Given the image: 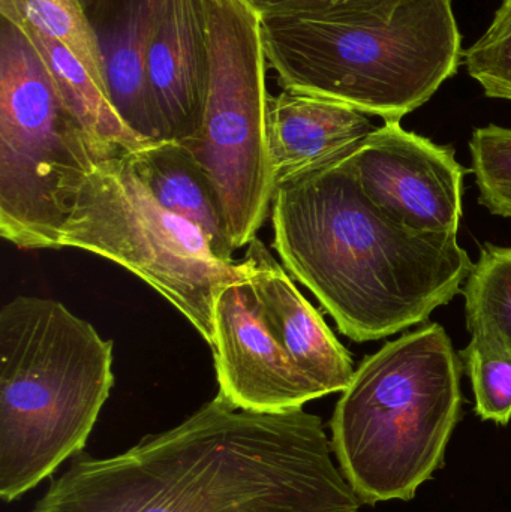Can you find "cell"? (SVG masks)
Returning <instances> with one entry per match:
<instances>
[{
	"instance_id": "cell-2",
	"label": "cell",
	"mask_w": 511,
	"mask_h": 512,
	"mask_svg": "<svg viewBox=\"0 0 511 512\" xmlns=\"http://www.w3.org/2000/svg\"><path fill=\"white\" fill-rule=\"evenodd\" d=\"M348 150L279 186L270 215L285 270L363 343L425 324L473 262L458 234L419 233L372 203Z\"/></svg>"
},
{
	"instance_id": "cell-16",
	"label": "cell",
	"mask_w": 511,
	"mask_h": 512,
	"mask_svg": "<svg viewBox=\"0 0 511 512\" xmlns=\"http://www.w3.org/2000/svg\"><path fill=\"white\" fill-rule=\"evenodd\" d=\"M6 20V18H5ZM20 27L47 66L60 98L83 129L96 158L146 146L123 122L105 90L86 66L65 45L42 35L23 20H8Z\"/></svg>"
},
{
	"instance_id": "cell-11",
	"label": "cell",
	"mask_w": 511,
	"mask_h": 512,
	"mask_svg": "<svg viewBox=\"0 0 511 512\" xmlns=\"http://www.w3.org/2000/svg\"><path fill=\"white\" fill-rule=\"evenodd\" d=\"M210 0H159L149 51L164 141L185 143L203 120L210 72Z\"/></svg>"
},
{
	"instance_id": "cell-1",
	"label": "cell",
	"mask_w": 511,
	"mask_h": 512,
	"mask_svg": "<svg viewBox=\"0 0 511 512\" xmlns=\"http://www.w3.org/2000/svg\"><path fill=\"white\" fill-rule=\"evenodd\" d=\"M323 421L222 396L107 459L77 456L33 512H359Z\"/></svg>"
},
{
	"instance_id": "cell-19",
	"label": "cell",
	"mask_w": 511,
	"mask_h": 512,
	"mask_svg": "<svg viewBox=\"0 0 511 512\" xmlns=\"http://www.w3.org/2000/svg\"><path fill=\"white\" fill-rule=\"evenodd\" d=\"M470 152L479 203L492 215L511 218V128L489 125L474 129Z\"/></svg>"
},
{
	"instance_id": "cell-10",
	"label": "cell",
	"mask_w": 511,
	"mask_h": 512,
	"mask_svg": "<svg viewBox=\"0 0 511 512\" xmlns=\"http://www.w3.org/2000/svg\"><path fill=\"white\" fill-rule=\"evenodd\" d=\"M212 349L218 394L236 408L273 414L323 397L267 327L248 274L218 295Z\"/></svg>"
},
{
	"instance_id": "cell-21",
	"label": "cell",
	"mask_w": 511,
	"mask_h": 512,
	"mask_svg": "<svg viewBox=\"0 0 511 512\" xmlns=\"http://www.w3.org/2000/svg\"><path fill=\"white\" fill-rule=\"evenodd\" d=\"M464 60L488 98L511 101V0H503L489 29L464 51Z\"/></svg>"
},
{
	"instance_id": "cell-9",
	"label": "cell",
	"mask_w": 511,
	"mask_h": 512,
	"mask_svg": "<svg viewBox=\"0 0 511 512\" xmlns=\"http://www.w3.org/2000/svg\"><path fill=\"white\" fill-rule=\"evenodd\" d=\"M365 194L390 218L419 233L458 234L464 179L473 171L455 150L384 122L348 150Z\"/></svg>"
},
{
	"instance_id": "cell-13",
	"label": "cell",
	"mask_w": 511,
	"mask_h": 512,
	"mask_svg": "<svg viewBox=\"0 0 511 512\" xmlns=\"http://www.w3.org/2000/svg\"><path fill=\"white\" fill-rule=\"evenodd\" d=\"M104 57L108 95L143 144L164 141L149 78V51L159 0L83 3Z\"/></svg>"
},
{
	"instance_id": "cell-4",
	"label": "cell",
	"mask_w": 511,
	"mask_h": 512,
	"mask_svg": "<svg viewBox=\"0 0 511 512\" xmlns=\"http://www.w3.org/2000/svg\"><path fill=\"white\" fill-rule=\"evenodd\" d=\"M282 90L344 102L384 122L425 105L464 51L452 0H401L390 18L261 15Z\"/></svg>"
},
{
	"instance_id": "cell-20",
	"label": "cell",
	"mask_w": 511,
	"mask_h": 512,
	"mask_svg": "<svg viewBox=\"0 0 511 512\" xmlns=\"http://www.w3.org/2000/svg\"><path fill=\"white\" fill-rule=\"evenodd\" d=\"M464 369L476 397V412L485 421H511V354L471 337L462 351Z\"/></svg>"
},
{
	"instance_id": "cell-3",
	"label": "cell",
	"mask_w": 511,
	"mask_h": 512,
	"mask_svg": "<svg viewBox=\"0 0 511 512\" xmlns=\"http://www.w3.org/2000/svg\"><path fill=\"white\" fill-rule=\"evenodd\" d=\"M113 342L50 298L0 310V498L14 502L80 456L114 385Z\"/></svg>"
},
{
	"instance_id": "cell-12",
	"label": "cell",
	"mask_w": 511,
	"mask_h": 512,
	"mask_svg": "<svg viewBox=\"0 0 511 512\" xmlns=\"http://www.w3.org/2000/svg\"><path fill=\"white\" fill-rule=\"evenodd\" d=\"M242 262L267 327L297 369L321 396L342 393L356 369L350 352L323 315L303 297L285 267L257 237L246 246Z\"/></svg>"
},
{
	"instance_id": "cell-18",
	"label": "cell",
	"mask_w": 511,
	"mask_h": 512,
	"mask_svg": "<svg viewBox=\"0 0 511 512\" xmlns=\"http://www.w3.org/2000/svg\"><path fill=\"white\" fill-rule=\"evenodd\" d=\"M0 14L6 20L26 21L65 45L108 95L104 57L81 0H0Z\"/></svg>"
},
{
	"instance_id": "cell-15",
	"label": "cell",
	"mask_w": 511,
	"mask_h": 512,
	"mask_svg": "<svg viewBox=\"0 0 511 512\" xmlns=\"http://www.w3.org/2000/svg\"><path fill=\"white\" fill-rule=\"evenodd\" d=\"M126 156L164 209L195 225L219 258L234 261L230 227L218 189L185 146L161 141L129 150Z\"/></svg>"
},
{
	"instance_id": "cell-14",
	"label": "cell",
	"mask_w": 511,
	"mask_h": 512,
	"mask_svg": "<svg viewBox=\"0 0 511 512\" xmlns=\"http://www.w3.org/2000/svg\"><path fill=\"white\" fill-rule=\"evenodd\" d=\"M374 129L368 114L344 102L290 90L270 95L267 140L276 186L341 155Z\"/></svg>"
},
{
	"instance_id": "cell-6",
	"label": "cell",
	"mask_w": 511,
	"mask_h": 512,
	"mask_svg": "<svg viewBox=\"0 0 511 512\" xmlns=\"http://www.w3.org/2000/svg\"><path fill=\"white\" fill-rule=\"evenodd\" d=\"M59 248L81 249L140 277L212 348L215 304L228 283L246 276L191 222L168 212L129 164L126 152L93 159L63 182Z\"/></svg>"
},
{
	"instance_id": "cell-23",
	"label": "cell",
	"mask_w": 511,
	"mask_h": 512,
	"mask_svg": "<svg viewBox=\"0 0 511 512\" xmlns=\"http://www.w3.org/2000/svg\"><path fill=\"white\" fill-rule=\"evenodd\" d=\"M81 2H83V3H84V2H86V0H81Z\"/></svg>"
},
{
	"instance_id": "cell-5",
	"label": "cell",
	"mask_w": 511,
	"mask_h": 512,
	"mask_svg": "<svg viewBox=\"0 0 511 512\" xmlns=\"http://www.w3.org/2000/svg\"><path fill=\"white\" fill-rule=\"evenodd\" d=\"M462 370L437 322L360 363L330 421L333 453L360 502L410 501L443 466L462 415Z\"/></svg>"
},
{
	"instance_id": "cell-7",
	"label": "cell",
	"mask_w": 511,
	"mask_h": 512,
	"mask_svg": "<svg viewBox=\"0 0 511 512\" xmlns=\"http://www.w3.org/2000/svg\"><path fill=\"white\" fill-rule=\"evenodd\" d=\"M210 72L200 129L180 143L218 189L234 252L257 237L276 186L267 140L261 14L248 0H210Z\"/></svg>"
},
{
	"instance_id": "cell-17",
	"label": "cell",
	"mask_w": 511,
	"mask_h": 512,
	"mask_svg": "<svg viewBox=\"0 0 511 512\" xmlns=\"http://www.w3.org/2000/svg\"><path fill=\"white\" fill-rule=\"evenodd\" d=\"M462 294L471 337L511 354V246L483 245Z\"/></svg>"
},
{
	"instance_id": "cell-22",
	"label": "cell",
	"mask_w": 511,
	"mask_h": 512,
	"mask_svg": "<svg viewBox=\"0 0 511 512\" xmlns=\"http://www.w3.org/2000/svg\"><path fill=\"white\" fill-rule=\"evenodd\" d=\"M261 15L348 14L392 17L401 0H248Z\"/></svg>"
},
{
	"instance_id": "cell-8",
	"label": "cell",
	"mask_w": 511,
	"mask_h": 512,
	"mask_svg": "<svg viewBox=\"0 0 511 512\" xmlns=\"http://www.w3.org/2000/svg\"><path fill=\"white\" fill-rule=\"evenodd\" d=\"M96 153L20 27L0 26V236L20 249H60L63 182Z\"/></svg>"
}]
</instances>
